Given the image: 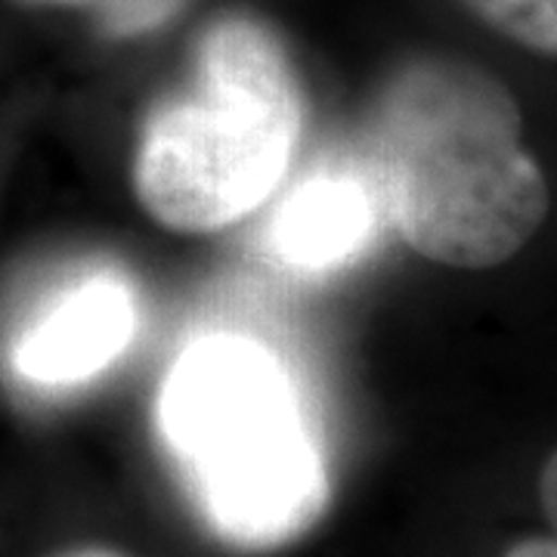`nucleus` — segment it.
Masks as SVG:
<instances>
[{
  "instance_id": "nucleus-8",
  "label": "nucleus",
  "mask_w": 557,
  "mask_h": 557,
  "mask_svg": "<svg viewBox=\"0 0 557 557\" xmlns=\"http://www.w3.org/2000/svg\"><path fill=\"white\" fill-rule=\"evenodd\" d=\"M539 502H542V511L557 533V449L545 458V465L539 471Z\"/></svg>"
},
{
  "instance_id": "nucleus-5",
  "label": "nucleus",
  "mask_w": 557,
  "mask_h": 557,
  "mask_svg": "<svg viewBox=\"0 0 557 557\" xmlns=\"http://www.w3.org/2000/svg\"><path fill=\"white\" fill-rule=\"evenodd\" d=\"M369 193L347 177H317L295 189L273 220V251L295 267H335L372 233Z\"/></svg>"
},
{
  "instance_id": "nucleus-4",
  "label": "nucleus",
  "mask_w": 557,
  "mask_h": 557,
  "mask_svg": "<svg viewBox=\"0 0 557 557\" xmlns=\"http://www.w3.org/2000/svg\"><path fill=\"white\" fill-rule=\"evenodd\" d=\"M134 335L127 282L94 276L53 300L16 341L13 366L44 387L78 384L119 357Z\"/></svg>"
},
{
  "instance_id": "nucleus-9",
  "label": "nucleus",
  "mask_w": 557,
  "mask_h": 557,
  "mask_svg": "<svg viewBox=\"0 0 557 557\" xmlns=\"http://www.w3.org/2000/svg\"><path fill=\"white\" fill-rule=\"evenodd\" d=\"M502 557H557V539L530 536L515 542Z\"/></svg>"
},
{
  "instance_id": "nucleus-7",
  "label": "nucleus",
  "mask_w": 557,
  "mask_h": 557,
  "mask_svg": "<svg viewBox=\"0 0 557 557\" xmlns=\"http://www.w3.org/2000/svg\"><path fill=\"white\" fill-rule=\"evenodd\" d=\"M25 3L90 10L109 35L134 38L156 32L164 22L174 20L186 0H25Z\"/></svg>"
},
{
  "instance_id": "nucleus-10",
  "label": "nucleus",
  "mask_w": 557,
  "mask_h": 557,
  "mask_svg": "<svg viewBox=\"0 0 557 557\" xmlns=\"http://www.w3.org/2000/svg\"><path fill=\"white\" fill-rule=\"evenodd\" d=\"M57 557H127L115 552V548H106V545H84V548H72V552H62Z\"/></svg>"
},
{
  "instance_id": "nucleus-1",
  "label": "nucleus",
  "mask_w": 557,
  "mask_h": 557,
  "mask_svg": "<svg viewBox=\"0 0 557 557\" xmlns=\"http://www.w3.org/2000/svg\"><path fill=\"white\" fill-rule=\"evenodd\" d=\"M372 161L399 236L443 267L493 270L527 248L552 211L518 100L468 62L418 60L387 81Z\"/></svg>"
},
{
  "instance_id": "nucleus-6",
  "label": "nucleus",
  "mask_w": 557,
  "mask_h": 557,
  "mask_svg": "<svg viewBox=\"0 0 557 557\" xmlns=\"http://www.w3.org/2000/svg\"><path fill=\"white\" fill-rule=\"evenodd\" d=\"M478 20L539 57H557V0H461Z\"/></svg>"
},
{
  "instance_id": "nucleus-2",
  "label": "nucleus",
  "mask_w": 557,
  "mask_h": 557,
  "mask_svg": "<svg viewBox=\"0 0 557 557\" xmlns=\"http://www.w3.org/2000/svg\"><path fill=\"white\" fill-rule=\"evenodd\" d=\"M304 124L295 69L270 28L218 22L196 84L146 121L134 156L143 211L174 233H218L267 199Z\"/></svg>"
},
{
  "instance_id": "nucleus-3",
  "label": "nucleus",
  "mask_w": 557,
  "mask_h": 557,
  "mask_svg": "<svg viewBox=\"0 0 557 557\" xmlns=\"http://www.w3.org/2000/svg\"><path fill=\"white\" fill-rule=\"evenodd\" d=\"M161 428L220 536L273 548L329 502V478L282 366L248 338L193 344L161 391Z\"/></svg>"
}]
</instances>
